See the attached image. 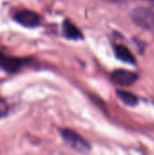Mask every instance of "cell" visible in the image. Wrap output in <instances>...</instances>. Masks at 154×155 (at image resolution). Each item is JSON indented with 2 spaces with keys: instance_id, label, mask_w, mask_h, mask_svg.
Returning a JSON list of instances; mask_svg holds the SVG:
<instances>
[{
  "instance_id": "cell-9",
  "label": "cell",
  "mask_w": 154,
  "mask_h": 155,
  "mask_svg": "<svg viewBox=\"0 0 154 155\" xmlns=\"http://www.w3.org/2000/svg\"><path fill=\"white\" fill-rule=\"evenodd\" d=\"M9 106L7 102L4 98H0V119L5 118L8 115Z\"/></svg>"
},
{
  "instance_id": "cell-5",
  "label": "cell",
  "mask_w": 154,
  "mask_h": 155,
  "mask_svg": "<svg viewBox=\"0 0 154 155\" xmlns=\"http://www.w3.org/2000/svg\"><path fill=\"white\" fill-rule=\"evenodd\" d=\"M28 63L25 58L15 57V56H5L1 69L8 74H14L19 72V70Z\"/></svg>"
},
{
  "instance_id": "cell-10",
  "label": "cell",
  "mask_w": 154,
  "mask_h": 155,
  "mask_svg": "<svg viewBox=\"0 0 154 155\" xmlns=\"http://www.w3.org/2000/svg\"><path fill=\"white\" fill-rule=\"evenodd\" d=\"M5 56H6V55H5L4 53H2V52L0 51V69H1V67H2V64H3V63H4V60H5Z\"/></svg>"
},
{
  "instance_id": "cell-12",
  "label": "cell",
  "mask_w": 154,
  "mask_h": 155,
  "mask_svg": "<svg viewBox=\"0 0 154 155\" xmlns=\"http://www.w3.org/2000/svg\"><path fill=\"white\" fill-rule=\"evenodd\" d=\"M108 1H117V0H108Z\"/></svg>"
},
{
  "instance_id": "cell-2",
  "label": "cell",
  "mask_w": 154,
  "mask_h": 155,
  "mask_svg": "<svg viewBox=\"0 0 154 155\" xmlns=\"http://www.w3.org/2000/svg\"><path fill=\"white\" fill-rule=\"evenodd\" d=\"M61 134L65 143L68 144L73 150L78 153H87L90 150L89 143L80 135H78L75 132L69 129H65L63 130Z\"/></svg>"
},
{
  "instance_id": "cell-3",
  "label": "cell",
  "mask_w": 154,
  "mask_h": 155,
  "mask_svg": "<svg viewBox=\"0 0 154 155\" xmlns=\"http://www.w3.org/2000/svg\"><path fill=\"white\" fill-rule=\"evenodd\" d=\"M13 19L15 23L27 28L38 26L41 21L40 15L37 13L28 9H23L15 12L13 15Z\"/></svg>"
},
{
  "instance_id": "cell-8",
  "label": "cell",
  "mask_w": 154,
  "mask_h": 155,
  "mask_svg": "<svg viewBox=\"0 0 154 155\" xmlns=\"http://www.w3.org/2000/svg\"><path fill=\"white\" fill-rule=\"evenodd\" d=\"M117 96L119 97V99L123 102L126 105L129 106H134L137 104L138 103V98L136 95H134L133 94L127 92V91H123V90H118L116 92Z\"/></svg>"
},
{
  "instance_id": "cell-7",
  "label": "cell",
  "mask_w": 154,
  "mask_h": 155,
  "mask_svg": "<svg viewBox=\"0 0 154 155\" xmlns=\"http://www.w3.org/2000/svg\"><path fill=\"white\" fill-rule=\"evenodd\" d=\"M115 54L118 59L122 60L123 62L129 63V64H135V58L131 51L123 45H116L115 46Z\"/></svg>"
},
{
  "instance_id": "cell-1",
  "label": "cell",
  "mask_w": 154,
  "mask_h": 155,
  "mask_svg": "<svg viewBox=\"0 0 154 155\" xmlns=\"http://www.w3.org/2000/svg\"><path fill=\"white\" fill-rule=\"evenodd\" d=\"M131 18L134 24L143 29H154V12L149 8L143 6L134 8L131 12Z\"/></svg>"
},
{
  "instance_id": "cell-4",
  "label": "cell",
  "mask_w": 154,
  "mask_h": 155,
  "mask_svg": "<svg viewBox=\"0 0 154 155\" xmlns=\"http://www.w3.org/2000/svg\"><path fill=\"white\" fill-rule=\"evenodd\" d=\"M112 80L119 85L129 86L133 84L138 80V75L131 71L118 69L112 74Z\"/></svg>"
},
{
  "instance_id": "cell-6",
  "label": "cell",
  "mask_w": 154,
  "mask_h": 155,
  "mask_svg": "<svg viewBox=\"0 0 154 155\" xmlns=\"http://www.w3.org/2000/svg\"><path fill=\"white\" fill-rule=\"evenodd\" d=\"M63 33L64 35L68 39H80L82 38L81 31L75 26L70 20H65L63 24Z\"/></svg>"
},
{
  "instance_id": "cell-11",
  "label": "cell",
  "mask_w": 154,
  "mask_h": 155,
  "mask_svg": "<svg viewBox=\"0 0 154 155\" xmlns=\"http://www.w3.org/2000/svg\"><path fill=\"white\" fill-rule=\"evenodd\" d=\"M148 1H151V2H152V3L154 4V0H148Z\"/></svg>"
}]
</instances>
